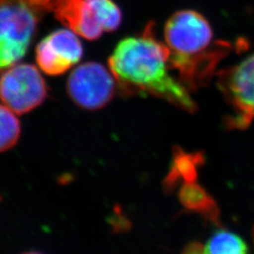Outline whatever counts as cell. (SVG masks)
I'll return each mask as SVG.
<instances>
[{"label":"cell","mask_w":254,"mask_h":254,"mask_svg":"<svg viewBox=\"0 0 254 254\" xmlns=\"http://www.w3.org/2000/svg\"><path fill=\"white\" fill-rule=\"evenodd\" d=\"M170 51L156 35L154 23L140 34L124 38L109 58V67L125 96L151 95L189 113L198 110L196 102L171 73Z\"/></svg>","instance_id":"obj_1"},{"label":"cell","mask_w":254,"mask_h":254,"mask_svg":"<svg viewBox=\"0 0 254 254\" xmlns=\"http://www.w3.org/2000/svg\"><path fill=\"white\" fill-rule=\"evenodd\" d=\"M164 43L169 48L171 69L190 91L206 87L218 64L232 46L214 39L207 18L195 9H181L171 15L164 26Z\"/></svg>","instance_id":"obj_2"},{"label":"cell","mask_w":254,"mask_h":254,"mask_svg":"<svg viewBox=\"0 0 254 254\" xmlns=\"http://www.w3.org/2000/svg\"><path fill=\"white\" fill-rule=\"evenodd\" d=\"M38 13L21 0H0V70L24 58L36 31Z\"/></svg>","instance_id":"obj_3"},{"label":"cell","mask_w":254,"mask_h":254,"mask_svg":"<svg viewBox=\"0 0 254 254\" xmlns=\"http://www.w3.org/2000/svg\"><path fill=\"white\" fill-rule=\"evenodd\" d=\"M217 85L233 114L224 119L228 130H244L254 119V54L218 73Z\"/></svg>","instance_id":"obj_4"},{"label":"cell","mask_w":254,"mask_h":254,"mask_svg":"<svg viewBox=\"0 0 254 254\" xmlns=\"http://www.w3.org/2000/svg\"><path fill=\"white\" fill-rule=\"evenodd\" d=\"M117 82L110 69L96 62L77 66L68 77L66 90L73 103L82 109H104L117 91Z\"/></svg>","instance_id":"obj_5"},{"label":"cell","mask_w":254,"mask_h":254,"mask_svg":"<svg viewBox=\"0 0 254 254\" xmlns=\"http://www.w3.org/2000/svg\"><path fill=\"white\" fill-rule=\"evenodd\" d=\"M47 94L44 77L31 64L13 65L0 76V101L16 114L36 109Z\"/></svg>","instance_id":"obj_6"},{"label":"cell","mask_w":254,"mask_h":254,"mask_svg":"<svg viewBox=\"0 0 254 254\" xmlns=\"http://www.w3.org/2000/svg\"><path fill=\"white\" fill-rule=\"evenodd\" d=\"M84 48L75 32L61 28L45 37L36 47V62L43 72L61 75L81 61Z\"/></svg>","instance_id":"obj_7"},{"label":"cell","mask_w":254,"mask_h":254,"mask_svg":"<svg viewBox=\"0 0 254 254\" xmlns=\"http://www.w3.org/2000/svg\"><path fill=\"white\" fill-rule=\"evenodd\" d=\"M52 11L63 25L88 41H96L104 34L86 0H57Z\"/></svg>","instance_id":"obj_8"},{"label":"cell","mask_w":254,"mask_h":254,"mask_svg":"<svg viewBox=\"0 0 254 254\" xmlns=\"http://www.w3.org/2000/svg\"><path fill=\"white\" fill-rule=\"evenodd\" d=\"M204 163L203 152H188L180 146H174L172 163L162 181L164 192L171 194L180 185L197 181L199 170Z\"/></svg>","instance_id":"obj_9"},{"label":"cell","mask_w":254,"mask_h":254,"mask_svg":"<svg viewBox=\"0 0 254 254\" xmlns=\"http://www.w3.org/2000/svg\"><path fill=\"white\" fill-rule=\"evenodd\" d=\"M178 199L187 211L201 216L204 220L219 225L220 210L216 200L202 186L196 182L183 184Z\"/></svg>","instance_id":"obj_10"},{"label":"cell","mask_w":254,"mask_h":254,"mask_svg":"<svg viewBox=\"0 0 254 254\" xmlns=\"http://www.w3.org/2000/svg\"><path fill=\"white\" fill-rule=\"evenodd\" d=\"M204 254H250V249L242 237L221 229L210 237Z\"/></svg>","instance_id":"obj_11"},{"label":"cell","mask_w":254,"mask_h":254,"mask_svg":"<svg viewBox=\"0 0 254 254\" xmlns=\"http://www.w3.org/2000/svg\"><path fill=\"white\" fill-rule=\"evenodd\" d=\"M104 32L118 30L123 23V11L114 0H86Z\"/></svg>","instance_id":"obj_12"},{"label":"cell","mask_w":254,"mask_h":254,"mask_svg":"<svg viewBox=\"0 0 254 254\" xmlns=\"http://www.w3.org/2000/svg\"><path fill=\"white\" fill-rule=\"evenodd\" d=\"M5 105H0V154L16 145L21 134L18 118Z\"/></svg>","instance_id":"obj_13"},{"label":"cell","mask_w":254,"mask_h":254,"mask_svg":"<svg viewBox=\"0 0 254 254\" xmlns=\"http://www.w3.org/2000/svg\"><path fill=\"white\" fill-rule=\"evenodd\" d=\"M26 3L30 8L36 10L37 12L49 11L53 9L55 2L57 0H21Z\"/></svg>","instance_id":"obj_14"},{"label":"cell","mask_w":254,"mask_h":254,"mask_svg":"<svg viewBox=\"0 0 254 254\" xmlns=\"http://www.w3.org/2000/svg\"><path fill=\"white\" fill-rule=\"evenodd\" d=\"M181 254H204V247L200 242L193 241L184 247Z\"/></svg>","instance_id":"obj_15"},{"label":"cell","mask_w":254,"mask_h":254,"mask_svg":"<svg viewBox=\"0 0 254 254\" xmlns=\"http://www.w3.org/2000/svg\"><path fill=\"white\" fill-rule=\"evenodd\" d=\"M41 254V253H38V252H28V253H24V254Z\"/></svg>","instance_id":"obj_16"}]
</instances>
